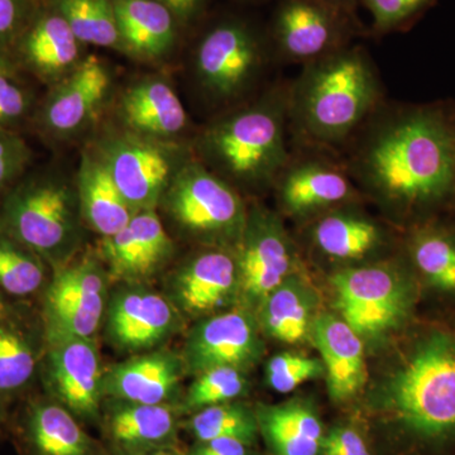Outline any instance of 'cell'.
Listing matches in <instances>:
<instances>
[{
	"label": "cell",
	"instance_id": "cell-33",
	"mask_svg": "<svg viewBox=\"0 0 455 455\" xmlns=\"http://www.w3.org/2000/svg\"><path fill=\"white\" fill-rule=\"evenodd\" d=\"M49 263L0 228V292L31 298L49 283Z\"/></svg>",
	"mask_w": 455,
	"mask_h": 455
},
{
	"label": "cell",
	"instance_id": "cell-35",
	"mask_svg": "<svg viewBox=\"0 0 455 455\" xmlns=\"http://www.w3.org/2000/svg\"><path fill=\"white\" fill-rule=\"evenodd\" d=\"M185 425L197 443L233 438L253 445L259 434L256 410L236 401L204 407L191 414Z\"/></svg>",
	"mask_w": 455,
	"mask_h": 455
},
{
	"label": "cell",
	"instance_id": "cell-4",
	"mask_svg": "<svg viewBox=\"0 0 455 455\" xmlns=\"http://www.w3.org/2000/svg\"><path fill=\"white\" fill-rule=\"evenodd\" d=\"M382 397L395 420L419 438L455 435V328L433 329L416 341Z\"/></svg>",
	"mask_w": 455,
	"mask_h": 455
},
{
	"label": "cell",
	"instance_id": "cell-30",
	"mask_svg": "<svg viewBox=\"0 0 455 455\" xmlns=\"http://www.w3.org/2000/svg\"><path fill=\"white\" fill-rule=\"evenodd\" d=\"M311 239L317 250L337 260L366 259L381 245L382 230L363 215L352 212H334L316 221Z\"/></svg>",
	"mask_w": 455,
	"mask_h": 455
},
{
	"label": "cell",
	"instance_id": "cell-8",
	"mask_svg": "<svg viewBox=\"0 0 455 455\" xmlns=\"http://www.w3.org/2000/svg\"><path fill=\"white\" fill-rule=\"evenodd\" d=\"M109 283L106 266L92 254L52 268V276L42 292L44 341L95 339L104 324Z\"/></svg>",
	"mask_w": 455,
	"mask_h": 455
},
{
	"label": "cell",
	"instance_id": "cell-31",
	"mask_svg": "<svg viewBox=\"0 0 455 455\" xmlns=\"http://www.w3.org/2000/svg\"><path fill=\"white\" fill-rule=\"evenodd\" d=\"M410 259L434 289L455 295V232L436 224L416 228L409 242Z\"/></svg>",
	"mask_w": 455,
	"mask_h": 455
},
{
	"label": "cell",
	"instance_id": "cell-7",
	"mask_svg": "<svg viewBox=\"0 0 455 455\" xmlns=\"http://www.w3.org/2000/svg\"><path fill=\"white\" fill-rule=\"evenodd\" d=\"M341 319L363 340H376L405 323L414 304L406 275L394 266H359L331 277Z\"/></svg>",
	"mask_w": 455,
	"mask_h": 455
},
{
	"label": "cell",
	"instance_id": "cell-12",
	"mask_svg": "<svg viewBox=\"0 0 455 455\" xmlns=\"http://www.w3.org/2000/svg\"><path fill=\"white\" fill-rule=\"evenodd\" d=\"M185 317L169 296L148 284H123L108 301L104 335L122 353L161 348L184 326Z\"/></svg>",
	"mask_w": 455,
	"mask_h": 455
},
{
	"label": "cell",
	"instance_id": "cell-45",
	"mask_svg": "<svg viewBox=\"0 0 455 455\" xmlns=\"http://www.w3.org/2000/svg\"><path fill=\"white\" fill-rule=\"evenodd\" d=\"M110 455H185L180 447L147 449V451H112Z\"/></svg>",
	"mask_w": 455,
	"mask_h": 455
},
{
	"label": "cell",
	"instance_id": "cell-38",
	"mask_svg": "<svg viewBox=\"0 0 455 455\" xmlns=\"http://www.w3.org/2000/svg\"><path fill=\"white\" fill-rule=\"evenodd\" d=\"M31 151L18 134L0 127V202L22 179L28 166Z\"/></svg>",
	"mask_w": 455,
	"mask_h": 455
},
{
	"label": "cell",
	"instance_id": "cell-3",
	"mask_svg": "<svg viewBox=\"0 0 455 455\" xmlns=\"http://www.w3.org/2000/svg\"><path fill=\"white\" fill-rule=\"evenodd\" d=\"M289 92L280 90L209 127L199 151L209 170L230 185L267 187L286 164Z\"/></svg>",
	"mask_w": 455,
	"mask_h": 455
},
{
	"label": "cell",
	"instance_id": "cell-14",
	"mask_svg": "<svg viewBox=\"0 0 455 455\" xmlns=\"http://www.w3.org/2000/svg\"><path fill=\"white\" fill-rule=\"evenodd\" d=\"M262 44L250 26L228 20L204 36L196 51V68L203 88L218 99L243 94L259 74Z\"/></svg>",
	"mask_w": 455,
	"mask_h": 455
},
{
	"label": "cell",
	"instance_id": "cell-2",
	"mask_svg": "<svg viewBox=\"0 0 455 455\" xmlns=\"http://www.w3.org/2000/svg\"><path fill=\"white\" fill-rule=\"evenodd\" d=\"M379 99L363 51L337 49L309 62L289 92V116L307 139L338 143L357 130Z\"/></svg>",
	"mask_w": 455,
	"mask_h": 455
},
{
	"label": "cell",
	"instance_id": "cell-20",
	"mask_svg": "<svg viewBox=\"0 0 455 455\" xmlns=\"http://www.w3.org/2000/svg\"><path fill=\"white\" fill-rule=\"evenodd\" d=\"M181 416L175 405L106 398L99 424L112 451H147L179 447Z\"/></svg>",
	"mask_w": 455,
	"mask_h": 455
},
{
	"label": "cell",
	"instance_id": "cell-1",
	"mask_svg": "<svg viewBox=\"0 0 455 455\" xmlns=\"http://www.w3.org/2000/svg\"><path fill=\"white\" fill-rule=\"evenodd\" d=\"M355 170L403 212L431 211L455 200V101L388 114L359 146Z\"/></svg>",
	"mask_w": 455,
	"mask_h": 455
},
{
	"label": "cell",
	"instance_id": "cell-16",
	"mask_svg": "<svg viewBox=\"0 0 455 455\" xmlns=\"http://www.w3.org/2000/svg\"><path fill=\"white\" fill-rule=\"evenodd\" d=\"M175 244L156 209L140 211L121 232L101 238L100 259L110 281L147 284L166 268Z\"/></svg>",
	"mask_w": 455,
	"mask_h": 455
},
{
	"label": "cell",
	"instance_id": "cell-17",
	"mask_svg": "<svg viewBox=\"0 0 455 455\" xmlns=\"http://www.w3.org/2000/svg\"><path fill=\"white\" fill-rule=\"evenodd\" d=\"M185 373L181 355L157 348L134 355L104 372V397L147 405H175Z\"/></svg>",
	"mask_w": 455,
	"mask_h": 455
},
{
	"label": "cell",
	"instance_id": "cell-40",
	"mask_svg": "<svg viewBox=\"0 0 455 455\" xmlns=\"http://www.w3.org/2000/svg\"><path fill=\"white\" fill-rule=\"evenodd\" d=\"M31 107L26 90L12 79V75L0 74V127L7 128L22 119Z\"/></svg>",
	"mask_w": 455,
	"mask_h": 455
},
{
	"label": "cell",
	"instance_id": "cell-39",
	"mask_svg": "<svg viewBox=\"0 0 455 455\" xmlns=\"http://www.w3.org/2000/svg\"><path fill=\"white\" fill-rule=\"evenodd\" d=\"M435 0H364L376 28L391 31L427 11Z\"/></svg>",
	"mask_w": 455,
	"mask_h": 455
},
{
	"label": "cell",
	"instance_id": "cell-13",
	"mask_svg": "<svg viewBox=\"0 0 455 455\" xmlns=\"http://www.w3.org/2000/svg\"><path fill=\"white\" fill-rule=\"evenodd\" d=\"M260 334L256 314L241 305L197 320L180 353L185 373L196 377L217 367L250 370L265 352Z\"/></svg>",
	"mask_w": 455,
	"mask_h": 455
},
{
	"label": "cell",
	"instance_id": "cell-21",
	"mask_svg": "<svg viewBox=\"0 0 455 455\" xmlns=\"http://www.w3.org/2000/svg\"><path fill=\"white\" fill-rule=\"evenodd\" d=\"M18 439L25 455H110L68 409L50 397L27 405Z\"/></svg>",
	"mask_w": 455,
	"mask_h": 455
},
{
	"label": "cell",
	"instance_id": "cell-48",
	"mask_svg": "<svg viewBox=\"0 0 455 455\" xmlns=\"http://www.w3.org/2000/svg\"><path fill=\"white\" fill-rule=\"evenodd\" d=\"M7 423V414H5V401L0 397V439H2L3 430Z\"/></svg>",
	"mask_w": 455,
	"mask_h": 455
},
{
	"label": "cell",
	"instance_id": "cell-47",
	"mask_svg": "<svg viewBox=\"0 0 455 455\" xmlns=\"http://www.w3.org/2000/svg\"><path fill=\"white\" fill-rule=\"evenodd\" d=\"M13 65L9 61L7 55H5L4 52H0V74L12 75V76H13Z\"/></svg>",
	"mask_w": 455,
	"mask_h": 455
},
{
	"label": "cell",
	"instance_id": "cell-46",
	"mask_svg": "<svg viewBox=\"0 0 455 455\" xmlns=\"http://www.w3.org/2000/svg\"><path fill=\"white\" fill-rule=\"evenodd\" d=\"M14 317V311L12 305L9 304L7 296L0 292V323Z\"/></svg>",
	"mask_w": 455,
	"mask_h": 455
},
{
	"label": "cell",
	"instance_id": "cell-28",
	"mask_svg": "<svg viewBox=\"0 0 455 455\" xmlns=\"http://www.w3.org/2000/svg\"><path fill=\"white\" fill-rule=\"evenodd\" d=\"M316 296L298 274L290 275L256 310L260 331L271 339L298 344L311 335Z\"/></svg>",
	"mask_w": 455,
	"mask_h": 455
},
{
	"label": "cell",
	"instance_id": "cell-27",
	"mask_svg": "<svg viewBox=\"0 0 455 455\" xmlns=\"http://www.w3.org/2000/svg\"><path fill=\"white\" fill-rule=\"evenodd\" d=\"M122 49L142 59L166 55L176 41L175 14L158 0H113Z\"/></svg>",
	"mask_w": 455,
	"mask_h": 455
},
{
	"label": "cell",
	"instance_id": "cell-6",
	"mask_svg": "<svg viewBox=\"0 0 455 455\" xmlns=\"http://www.w3.org/2000/svg\"><path fill=\"white\" fill-rule=\"evenodd\" d=\"M160 203L182 232L212 247L233 250L247 221L235 188L196 161L176 173Z\"/></svg>",
	"mask_w": 455,
	"mask_h": 455
},
{
	"label": "cell",
	"instance_id": "cell-11",
	"mask_svg": "<svg viewBox=\"0 0 455 455\" xmlns=\"http://www.w3.org/2000/svg\"><path fill=\"white\" fill-rule=\"evenodd\" d=\"M40 366L50 398L83 423H100L106 397L97 340L61 338L44 341Z\"/></svg>",
	"mask_w": 455,
	"mask_h": 455
},
{
	"label": "cell",
	"instance_id": "cell-22",
	"mask_svg": "<svg viewBox=\"0 0 455 455\" xmlns=\"http://www.w3.org/2000/svg\"><path fill=\"white\" fill-rule=\"evenodd\" d=\"M310 337L322 355L331 400L357 396L368 379L363 339L341 317L328 314L316 316Z\"/></svg>",
	"mask_w": 455,
	"mask_h": 455
},
{
	"label": "cell",
	"instance_id": "cell-42",
	"mask_svg": "<svg viewBox=\"0 0 455 455\" xmlns=\"http://www.w3.org/2000/svg\"><path fill=\"white\" fill-rule=\"evenodd\" d=\"M26 0H0V52L13 42L25 26L27 18Z\"/></svg>",
	"mask_w": 455,
	"mask_h": 455
},
{
	"label": "cell",
	"instance_id": "cell-44",
	"mask_svg": "<svg viewBox=\"0 0 455 455\" xmlns=\"http://www.w3.org/2000/svg\"><path fill=\"white\" fill-rule=\"evenodd\" d=\"M175 14L178 20H191L202 11L206 0H158Z\"/></svg>",
	"mask_w": 455,
	"mask_h": 455
},
{
	"label": "cell",
	"instance_id": "cell-18",
	"mask_svg": "<svg viewBox=\"0 0 455 455\" xmlns=\"http://www.w3.org/2000/svg\"><path fill=\"white\" fill-rule=\"evenodd\" d=\"M110 84L109 71L97 56L83 59L44 101L38 118L42 130L60 139L82 131L106 100Z\"/></svg>",
	"mask_w": 455,
	"mask_h": 455
},
{
	"label": "cell",
	"instance_id": "cell-36",
	"mask_svg": "<svg viewBox=\"0 0 455 455\" xmlns=\"http://www.w3.org/2000/svg\"><path fill=\"white\" fill-rule=\"evenodd\" d=\"M250 388L247 371L217 367L197 374L178 403L181 415H191L204 407L230 403L244 396Z\"/></svg>",
	"mask_w": 455,
	"mask_h": 455
},
{
	"label": "cell",
	"instance_id": "cell-24",
	"mask_svg": "<svg viewBox=\"0 0 455 455\" xmlns=\"http://www.w3.org/2000/svg\"><path fill=\"white\" fill-rule=\"evenodd\" d=\"M119 113L132 133L169 140L187 128L188 116L172 86L161 79L133 84L122 95Z\"/></svg>",
	"mask_w": 455,
	"mask_h": 455
},
{
	"label": "cell",
	"instance_id": "cell-23",
	"mask_svg": "<svg viewBox=\"0 0 455 455\" xmlns=\"http://www.w3.org/2000/svg\"><path fill=\"white\" fill-rule=\"evenodd\" d=\"M276 181L281 205L293 217L333 208L353 193L343 171L316 160L287 164Z\"/></svg>",
	"mask_w": 455,
	"mask_h": 455
},
{
	"label": "cell",
	"instance_id": "cell-41",
	"mask_svg": "<svg viewBox=\"0 0 455 455\" xmlns=\"http://www.w3.org/2000/svg\"><path fill=\"white\" fill-rule=\"evenodd\" d=\"M320 454L371 455L361 434L348 427H338L329 431L323 440Z\"/></svg>",
	"mask_w": 455,
	"mask_h": 455
},
{
	"label": "cell",
	"instance_id": "cell-9",
	"mask_svg": "<svg viewBox=\"0 0 455 455\" xmlns=\"http://www.w3.org/2000/svg\"><path fill=\"white\" fill-rule=\"evenodd\" d=\"M98 155L136 212L157 208L176 173L190 161L182 147L132 132L104 140Z\"/></svg>",
	"mask_w": 455,
	"mask_h": 455
},
{
	"label": "cell",
	"instance_id": "cell-37",
	"mask_svg": "<svg viewBox=\"0 0 455 455\" xmlns=\"http://www.w3.org/2000/svg\"><path fill=\"white\" fill-rule=\"evenodd\" d=\"M325 376L322 359L295 355V353H280L274 355L266 366V379L272 390L280 394H289L302 383Z\"/></svg>",
	"mask_w": 455,
	"mask_h": 455
},
{
	"label": "cell",
	"instance_id": "cell-15",
	"mask_svg": "<svg viewBox=\"0 0 455 455\" xmlns=\"http://www.w3.org/2000/svg\"><path fill=\"white\" fill-rule=\"evenodd\" d=\"M167 296L180 313L200 320L239 305V275L233 250L212 247L171 274Z\"/></svg>",
	"mask_w": 455,
	"mask_h": 455
},
{
	"label": "cell",
	"instance_id": "cell-10",
	"mask_svg": "<svg viewBox=\"0 0 455 455\" xmlns=\"http://www.w3.org/2000/svg\"><path fill=\"white\" fill-rule=\"evenodd\" d=\"M233 253L239 275V305L253 313L268 293L295 274L291 241L277 215L262 206L248 211Z\"/></svg>",
	"mask_w": 455,
	"mask_h": 455
},
{
	"label": "cell",
	"instance_id": "cell-5",
	"mask_svg": "<svg viewBox=\"0 0 455 455\" xmlns=\"http://www.w3.org/2000/svg\"><path fill=\"white\" fill-rule=\"evenodd\" d=\"M83 223L76 188L50 173L20 180L0 202V228L51 268L75 259Z\"/></svg>",
	"mask_w": 455,
	"mask_h": 455
},
{
	"label": "cell",
	"instance_id": "cell-49",
	"mask_svg": "<svg viewBox=\"0 0 455 455\" xmlns=\"http://www.w3.org/2000/svg\"><path fill=\"white\" fill-rule=\"evenodd\" d=\"M322 2L326 3V4L331 5L334 8H343L346 5H348L352 0H322Z\"/></svg>",
	"mask_w": 455,
	"mask_h": 455
},
{
	"label": "cell",
	"instance_id": "cell-32",
	"mask_svg": "<svg viewBox=\"0 0 455 455\" xmlns=\"http://www.w3.org/2000/svg\"><path fill=\"white\" fill-rule=\"evenodd\" d=\"M42 355L32 335L14 317L0 323V397L14 396L28 387Z\"/></svg>",
	"mask_w": 455,
	"mask_h": 455
},
{
	"label": "cell",
	"instance_id": "cell-25",
	"mask_svg": "<svg viewBox=\"0 0 455 455\" xmlns=\"http://www.w3.org/2000/svg\"><path fill=\"white\" fill-rule=\"evenodd\" d=\"M76 193L84 223L101 238L121 232L136 214L99 155L83 156Z\"/></svg>",
	"mask_w": 455,
	"mask_h": 455
},
{
	"label": "cell",
	"instance_id": "cell-34",
	"mask_svg": "<svg viewBox=\"0 0 455 455\" xmlns=\"http://www.w3.org/2000/svg\"><path fill=\"white\" fill-rule=\"evenodd\" d=\"M82 44L122 50L113 0H52Z\"/></svg>",
	"mask_w": 455,
	"mask_h": 455
},
{
	"label": "cell",
	"instance_id": "cell-29",
	"mask_svg": "<svg viewBox=\"0 0 455 455\" xmlns=\"http://www.w3.org/2000/svg\"><path fill=\"white\" fill-rule=\"evenodd\" d=\"M82 44L64 17L52 9L38 18L25 33L20 52L36 74L47 79H62L82 61Z\"/></svg>",
	"mask_w": 455,
	"mask_h": 455
},
{
	"label": "cell",
	"instance_id": "cell-19",
	"mask_svg": "<svg viewBox=\"0 0 455 455\" xmlns=\"http://www.w3.org/2000/svg\"><path fill=\"white\" fill-rule=\"evenodd\" d=\"M337 9L322 0H283L274 25L280 52L309 64L339 49L343 26Z\"/></svg>",
	"mask_w": 455,
	"mask_h": 455
},
{
	"label": "cell",
	"instance_id": "cell-43",
	"mask_svg": "<svg viewBox=\"0 0 455 455\" xmlns=\"http://www.w3.org/2000/svg\"><path fill=\"white\" fill-rule=\"evenodd\" d=\"M252 444L243 440L220 438L197 443L188 455H253Z\"/></svg>",
	"mask_w": 455,
	"mask_h": 455
},
{
	"label": "cell",
	"instance_id": "cell-26",
	"mask_svg": "<svg viewBox=\"0 0 455 455\" xmlns=\"http://www.w3.org/2000/svg\"><path fill=\"white\" fill-rule=\"evenodd\" d=\"M259 433L274 455H320L324 430L309 403L291 400L256 407Z\"/></svg>",
	"mask_w": 455,
	"mask_h": 455
}]
</instances>
